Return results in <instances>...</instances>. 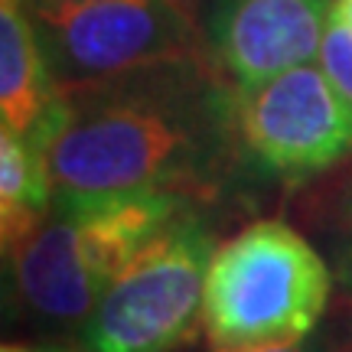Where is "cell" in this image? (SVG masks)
<instances>
[{
	"instance_id": "obj_1",
	"label": "cell",
	"mask_w": 352,
	"mask_h": 352,
	"mask_svg": "<svg viewBox=\"0 0 352 352\" xmlns=\"http://www.w3.org/2000/svg\"><path fill=\"white\" fill-rule=\"evenodd\" d=\"M121 78L59 91L26 138L46 153L56 202L147 189L196 192L235 138L232 95L186 78Z\"/></svg>"
},
{
	"instance_id": "obj_2",
	"label": "cell",
	"mask_w": 352,
	"mask_h": 352,
	"mask_svg": "<svg viewBox=\"0 0 352 352\" xmlns=\"http://www.w3.org/2000/svg\"><path fill=\"white\" fill-rule=\"evenodd\" d=\"M183 215L186 196L170 189L56 202L52 219L7 252L16 297L52 323L88 320L114 277Z\"/></svg>"
},
{
	"instance_id": "obj_3",
	"label": "cell",
	"mask_w": 352,
	"mask_h": 352,
	"mask_svg": "<svg viewBox=\"0 0 352 352\" xmlns=\"http://www.w3.org/2000/svg\"><path fill=\"white\" fill-rule=\"evenodd\" d=\"M333 277L297 228L252 222L219 241L206 274L202 333L212 352L294 346L327 310Z\"/></svg>"
},
{
	"instance_id": "obj_4",
	"label": "cell",
	"mask_w": 352,
	"mask_h": 352,
	"mask_svg": "<svg viewBox=\"0 0 352 352\" xmlns=\"http://www.w3.org/2000/svg\"><path fill=\"white\" fill-rule=\"evenodd\" d=\"M56 91H78L199 59L192 0H101L33 16Z\"/></svg>"
},
{
	"instance_id": "obj_5",
	"label": "cell",
	"mask_w": 352,
	"mask_h": 352,
	"mask_svg": "<svg viewBox=\"0 0 352 352\" xmlns=\"http://www.w3.org/2000/svg\"><path fill=\"white\" fill-rule=\"evenodd\" d=\"M215 241L192 215L127 264L88 314L85 352H173L202 327L206 274Z\"/></svg>"
},
{
	"instance_id": "obj_6",
	"label": "cell",
	"mask_w": 352,
	"mask_h": 352,
	"mask_svg": "<svg viewBox=\"0 0 352 352\" xmlns=\"http://www.w3.org/2000/svg\"><path fill=\"white\" fill-rule=\"evenodd\" d=\"M232 118L252 164L284 179L314 176L352 153V101L314 65L235 88Z\"/></svg>"
},
{
	"instance_id": "obj_7",
	"label": "cell",
	"mask_w": 352,
	"mask_h": 352,
	"mask_svg": "<svg viewBox=\"0 0 352 352\" xmlns=\"http://www.w3.org/2000/svg\"><path fill=\"white\" fill-rule=\"evenodd\" d=\"M329 20L333 0H212L206 36L219 72L254 88L314 63Z\"/></svg>"
},
{
	"instance_id": "obj_8",
	"label": "cell",
	"mask_w": 352,
	"mask_h": 352,
	"mask_svg": "<svg viewBox=\"0 0 352 352\" xmlns=\"http://www.w3.org/2000/svg\"><path fill=\"white\" fill-rule=\"evenodd\" d=\"M56 78L36 23L20 0H0V114L13 134H30L56 101Z\"/></svg>"
},
{
	"instance_id": "obj_9",
	"label": "cell",
	"mask_w": 352,
	"mask_h": 352,
	"mask_svg": "<svg viewBox=\"0 0 352 352\" xmlns=\"http://www.w3.org/2000/svg\"><path fill=\"white\" fill-rule=\"evenodd\" d=\"M56 206L46 153L26 134L0 131V232L3 248L23 245Z\"/></svg>"
},
{
	"instance_id": "obj_10",
	"label": "cell",
	"mask_w": 352,
	"mask_h": 352,
	"mask_svg": "<svg viewBox=\"0 0 352 352\" xmlns=\"http://www.w3.org/2000/svg\"><path fill=\"white\" fill-rule=\"evenodd\" d=\"M320 69L340 88L342 98L352 101V26L342 23L336 13H333L323 46H320Z\"/></svg>"
},
{
	"instance_id": "obj_11",
	"label": "cell",
	"mask_w": 352,
	"mask_h": 352,
	"mask_svg": "<svg viewBox=\"0 0 352 352\" xmlns=\"http://www.w3.org/2000/svg\"><path fill=\"white\" fill-rule=\"evenodd\" d=\"M26 7L30 16L39 13H56V10H69V7H82V3H101V0H20Z\"/></svg>"
},
{
	"instance_id": "obj_12",
	"label": "cell",
	"mask_w": 352,
	"mask_h": 352,
	"mask_svg": "<svg viewBox=\"0 0 352 352\" xmlns=\"http://www.w3.org/2000/svg\"><path fill=\"white\" fill-rule=\"evenodd\" d=\"M333 13H336L346 26H352V0H333Z\"/></svg>"
},
{
	"instance_id": "obj_13",
	"label": "cell",
	"mask_w": 352,
	"mask_h": 352,
	"mask_svg": "<svg viewBox=\"0 0 352 352\" xmlns=\"http://www.w3.org/2000/svg\"><path fill=\"white\" fill-rule=\"evenodd\" d=\"M254 352H316V349L303 346V342H294V346H271V349H254Z\"/></svg>"
},
{
	"instance_id": "obj_14",
	"label": "cell",
	"mask_w": 352,
	"mask_h": 352,
	"mask_svg": "<svg viewBox=\"0 0 352 352\" xmlns=\"http://www.w3.org/2000/svg\"><path fill=\"white\" fill-rule=\"evenodd\" d=\"M342 280H346V287H352V245L349 252L342 254Z\"/></svg>"
},
{
	"instance_id": "obj_15",
	"label": "cell",
	"mask_w": 352,
	"mask_h": 352,
	"mask_svg": "<svg viewBox=\"0 0 352 352\" xmlns=\"http://www.w3.org/2000/svg\"><path fill=\"white\" fill-rule=\"evenodd\" d=\"M3 352H65V349H30V346H3Z\"/></svg>"
},
{
	"instance_id": "obj_16",
	"label": "cell",
	"mask_w": 352,
	"mask_h": 352,
	"mask_svg": "<svg viewBox=\"0 0 352 352\" xmlns=\"http://www.w3.org/2000/svg\"><path fill=\"white\" fill-rule=\"evenodd\" d=\"M349 202H352V192H349Z\"/></svg>"
},
{
	"instance_id": "obj_17",
	"label": "cell",
	"mask_w": 352,
	"mask_h": 352,
	"mask_svg": "<svg viewBox=\"0 0 352 352\" xmlns=\"http://www.w3.org/2000/svg\"><path fill=\"white\" fill-rule=\"evenodd\" d=\"M349 352H352V349H349Z\"/></svg>"
}]
</instances>
